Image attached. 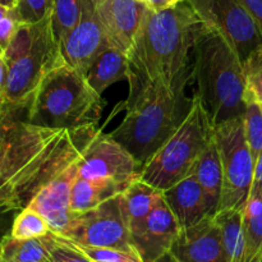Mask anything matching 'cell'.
I'll use <instances>...</instances> for the list:
<instances>
[{
	"label": "cell",
	"mask_w": 262,
	"mask_h": 262,
	"mask_svg": "<svg viewBox=\"0 0 262 262\" xmlns=\"http://www.w3.org/2000/svg\"><path fill=\"white\" fill-rule=\"evenodd\" d=\"M202 20L183 2L163 10L146 9L128 53L130 89L171 83L191 67V53Z\"/></svg>",
	"instance_id": "1"
},
{
	"label": "cell",
	"mask_w": 262,
	"mask_h": 262,
	"mask_svg": "<svg viewBox=\"0 0 262 262\" xmlns=\"http://www.w3.org/2000/svg\"><path fill=\"white\" fill-rule=\"evenodd\" d=\"M192 64L171 83L154 82L130 89L122 123L109 133L143 165L173 135L188 114L192 99L186 95Z\"/></svg>",
	"instance_id": "2"
},
{
	"label": "cell",
	"mask_w": 262,
	"mask_h": 262,
	"mask_svg": "<svg viewBox=\"0 0 262 262\" xmlns=\"http://www.w3.org/2000/svg\"><path fill=\"white\" fill-rule=\"evenodd\" d=\"M196 96L215 125L242 117L246 109L243 63L227 38L202 23L191 53Z\"/></svg>",
	"instance_id": "3"
},
{
	"label": "cell",
	"mask_w": 262,
	"mask_h": 262,
	"mask_svg": "<svg viewBox=\"0 0 262 262\" xmlns=\"http://www.w3.org/2000/svg\"><path fill=\"white\" fill-rule=\"evenodd\" d=\"M104 106L86 76L60 58L33 94L26 122L55 129L96 127Z\"/></svg>",
	"instance_id": "4"
},
{
	"label": "cell",
	"mask_w": 262,
	"mask_h": 262,
	"mask_svg": "<svg viewBox=\"0 0 262 262\" xmlns=\"http://www.w3.org/2000/svg\"><path fill=\"white\" fill-rule=\"evenodd\" d=\"M4 58L9 69L5 101L27 109L42 79L61 58L51 27V17L33 25L20 23L4 51Z\"/></svg>",
	"instance_id": "5"
},
{
	"label": "cell",
	"mask_w": 262,
	"mask_h": 262,
	"mask_svg": "<svg viewBox=\"0 0 262 262\" xmlns=\"http://www.w3.org/2000/svg\"><path fill=\"white\" fill-rule=\"evenodd\" d=\"M214 135L215 123L199 97L193 95L187 117L143 164L140 178L159 191H166L193 173L200 156Z\"/></svg>",
	"instance_id": "6"
},
{
	"label": "cell",
	"mask_w": 262,
	"mask_h": 262,
	"mask_svg": "<svg viewBox=\"0 0 262 262\" xmlns=\"http://www.w3.org/2000/svg\"><path fill=\"white\" fill-rule=\"evenodd\" d=\"M215 138L223 169L219 210H243L250 197L255 159L245 135L243 118L237 117L215 125Z\"/></svg>",
	"instance_id": "7"
},
{
	"label": "cell",
	"mask_w": 262,
	"mask_h": 262,
	"mask_svg": "<svg viewBox=\"0 0 262 262\" xmlns=\"http://www.w3.org/2000/svg\"><path fill=\"white\" fill-rule=\"evenodd\" d=\"M202 23L219 31L243 61L262 45L257 23L239 0H187Z\"/></svg>",
	"instance_id": "8"
},
{
	"label": "cell",
	"mask_w": 262,
	"mask_h": 262,
	"mask_svg": "<svg viewBox=\"0 0 262 262\" xmlns=\"http://www.w3.org/2000/svg\"><path fill=\"white\" fill-rule=\"evenodd\" d=\"M60 237L90 247L137 251L120 210L119 194L90 211L77 214L66 234Z\"/></svg>",
	"instance_id": "9"
},
{
	"label": "cell",
	"mask_w": 262,
	"mask_h": 262,
	"mask_svg": "<svg viewBox=\"0 0 262 262\" xmlns=\"http://www.w3.org/2000/svg\"><path fill=\"white\" fill-rule=\"evenodd\" d=\"M141 168L129 151L99 129L79 155L77 177L132 183L140 178Z\"/></svg>",
	"instance_id": "10"
},
{
	"label": "cell",
	"mask_w": 262,
	"mask_h": 262,
	"mask_svg": "<svg viewBox=\"0 0 262 262\" xmlns=\"http://www.w3.org/2000/svg\"><path fill=\"white\" fill-rule=\"evenodd\" d=\"M109 45L96 9V0H82L81 14L59 41L60 55L86 76L96 56Z\"/></svg>",
	"instance_id": "11"
},
{
	"label": "cell",
	"mask_w": 262,
	"mask_h": 262,
	"mask_svg": "<svg viewBox=\"0 0 262 262\" xmlns=\"http://www.w3.org/2000/svg\"><path fill=\"white\" fill-rule=\"evenodd\" d=\"M78 158L46 182L28 205L45 217L54 234H66L77 215L71 210V191L77 178Z\"/></svg>",
	"instance_id": "12"
},
{
	"label": "cell",
	"mask_w": 262,
	"mask_h": 262,
	"mask_svg": "<svg viewBox=\"0 0 262 262\" xmlns=\"http://www.w3.org/2000/svg\"><path fill=\"white\" fill-rule=\"evenodd\" d=\"M96 9L107 43L128 55L147 7L138 0H96Z\"/></svg>",
	"instance_id": "13"
},
{
	"label": "cell",
	"mask_w": 262,
	"mask_h": 262,
	"mask_svg": "<svg viewBox=\"0 0 262 262\" xmlns=\"http://www.w3.org/2000/svg\"><path fill=\"white\" fill-rule=\"evenodd\" d=\"M170 253L181 262H228L215 215L183 228Z\"/></svg>",
	"instance_id": "14"
},
{
	"label": "cell",
	"mask_w": 262,
	"mask_h": 262,
	"mask_svg": "<svg viewBox=\"0 0 262 262\" xmlns=\"http://www.w3.org/2000/svg\"><path fill=\"white\" fill-rule=\"evenodd\" d=\"M181 230V224L163 194V199L148 215L142 232L133 239V245L143 262H155L161 256L170 252Z\"/></svg>",
	"instance_id": "15"
},
{
	"label": "cell",
	"mask_w": 262,
	"mask_h": 262,
	"mask_svg": "<svg viewBox=\"0 0 262 262\" xmlns=\"http://www.w3.org/2000/svg\"><path fill=\"white\" fill-rule=\"evenodd\" d=\"M163 194L182 229L192 227L212 215L206 193L193 173L164 191Z\"/></svg>",
	"instance_id": "16"
},
{
	"label": "cell",
	"mask_w": 262,
	"mask_h": 262,
	"mask_svg": "<svg viewBox=\"0 0 262 262\" xmlns=\"http://www.w3.org/2000/svg\"><path fill=\"white\" fill-rule=\"evenodd\" d=\"M163 199V192L138 178L119 194L120 210L132 241L142 232L148 215Z\"/></svg>",
	"instance_id": "17"
},
{
	"label": "cell",
	"mask_w": 262,
	"mask_h": 262,
	"mask_svg": "<svg viewBox=\"0 0 262 262\" xmlns=\"http://www.w3.org/2000/svg\"><path fill=\"white\" fill-rule=\"evenodd\" d=\"M129 184L112 179H86L77 177L71 191V210L74 214L90 211L107 200L117 197Z\"/></svg>",
	"instance_id": "18"
},
{
	"label": "cell",
	"mask_w": 262,
	"mask_h": 262,
	"mask_svg": "<svg viewBox=\"0 0 262 262\" xmlns=\"http://www.w3.org/2000/svg\"><path fill=\"white\" fill-rule=\"evenodd\" d=\"M128 73L129 64L127 54L107 45L91 64L86 78L92 89L97 94L102 95V92L113 83L128 79Z\"/></svg>",
	"instance_id": "19"
},
{
	"label": "cell",
	"mask_w": 262,
	"mask_h": 262,
	"mask_svg": "<svg viewBox=\"0 0 262 262\" xmlns=\"http://www.w3.org/2000/svg\"><path fill=\"white\" fill-rule=\"evenodd\" d=\"M193 174L206 193L211 214L215 215L219 210L223 189L222 160L215 135L200 156L193 169Z\"/></svg>",
	"instance_id": "20"
},
{
	"label": "cell",
	"mask_w": 262,
	"mask_h": 262,
	"mask_svg": "<svg viewBox=\"0 0 262 262\" xmlns=\"http://www.w3.org/2000/svg\"><path fill=\"white\" fill-rule=\"evenodd\" d=\"M245 251L242 262L262 261V188L252 186L243 209Z\"/></svg>",
	"instance_id": "21"
},
{
	"label": "cell",
	"mask_w": 262,
	"mask_h": 262,
	"mask_svg": "<svg viewBox=\"0 0 262 262\" xmlns=\"http://www.w3.org/2000/svg\"><path fill=\"white\" fill-rule=\"evenodd\" d=\"M228 262H242L245 251L243 210H220L215 214Z\"/></svg>",
	"instance_id": "22"
},
{
	"label": "cell",
	"mask_w": 262,
	"mask_h": 262,
	"mask_svg": "<svg viewBox=\"0 0 262 262\" xmlns=\"http://www.w3.org/2000/svg\"><path fill=\"white\" fill-rule=\"evenodd\" d=\"M0 262H54L41 238L18 239L10 234L0 239Z\"/></svg>",
	"instance_id": "23"
},
{
	"label": "cell",
	"mask_w": 262,
	"mask_h": 262,
	"mask_svg": "<svg viewBox=\"0 0 262 262\" xmlns=\"http://www.w3.org/2000/svg\"><path fill=\"white\" fill-rule=\"evenodd\" d=\"M50 227L45 217L32 207L27 206L18 211L13 220L9 234L18 239H32L45 237L50 233Z\"/></svg>",
	"instance_id": "24"
},
{
	"label": "cell",
	"mask_w": 262,
	"mask_h": 262,
	"mask_svg": "<svg viewBox=\"0 0 262 262\" xmlns=\"http://www.w3.org/2000/svg\"><path fill=\"white\" fill-rule=\"evenodd\" d=\"M245 100L262 104V45L252 51L243 61Z\"/></svg>",
	"instance_id": "25"
},
{
	"label": "cell",
	"mask_w": 262,
	"mask_h": 262,
	"mask_svg": "<svg viewBox=\"0 0 262 262\" xmlns=\"http://www.w3.org/2000/svg\"><path fill=\"white\" fill-rule=\"evenodd\" d=\"M81 7L82 0H54L51 27L58 43L64 33L71 30L78 20Z\"/></svg>",
	"instance_id": "26"
},
{
	"label": "cell",
	"mask_w": 262,
	"mask_h": 262,
	"mask_svg": "<svg viewBox=\"0 0 262 262\" xmlns=\"http://www.w3.org/2000/svg\"><path fill=\"white\" fill-rule=\"evenodd\" d=\"M242 118L246 140L256 161L262 152V105L256 101H247Z\"/></svg>",
	"instance_id": "27"
},
{
	"label": "cell",
	"mask_w": 262,
	"mask_h": 262,
	"mask_svg": "<svg viewBox=\"0 0 262 262\" xmlns=\"http://www.w3.org/2000/svg\"><path fill=\"white\" fill-rule=\"evenodd\" d=\"M54 262H94L90 260L73 242L54 234L53 232L42 237Z\"/></svg>",
	"instance_id": "28"
},
{
	"label": "cell",
	"mask_w": 262,
	"mask_h": 262,
	"mask_svg": "<svg viewBox=\"0 0 262 262\" xmlns=\"http://www.w3.org/2000/svg\"><path fill=\"white\" fill-rule=\"evenodd\" d=\"M54 0H18L14 8L17 19L20 23H38L51 17Z\"/></svg>",
	"instance_id": "29"
},
{
	"label": "cell",
	"mask_w": 262,
	"mask_h": 262,
	"mask_svg": "<svg viewBox=\"0 0 262 262\" xmlns=\"http://www.w3.org/2000/svg\"><path fill=\"white\" fill-rule=\"evenodd\" d=\"M74 245L94 262H143L138 251H127L110 247H90V246H82L77 243Z\"/></svg>",
	"instance_id": "30"
},
{
	"label": "cell",
	"mask_w": 262,
	"mask_h": 262,
	"mask_svg": "<svg viewBox=\"0 0 262 262\" xmlns=\"http://www.w3.org/2000/svg\"><path fill=\"white\" fill-rule=\"evenodd\" d=\"M19 25L20 22L15 17L14 8H13L12 14H9L4 19L0 20V51L4 53L7 50V48L9 46L13 37H14Z\"/></svg>",
	"instance_id": "31"
},
{
	"label": "cell",
	"mask_w": 262,
	"mask_h": 262,
	"mask_svg": "<svg viewBox=\"0 0 262 262\" xmlns=\"http://www.w3.org/2000/svg\"><path fill=\"white\" fill-rule=\"evenodd\" d=\"M20 110L23 109L9 104L8 101H5V99L0 97V128H2L4 124H7L9 120L17 118V114L20 112Z\"/></svg>",
	"instance_id": "32"
},
{
	"label": "cell",
	"mask_w": 262,
	"mask_h": 262,
	"mask_svg": "<svg viewBox=\"0 0 262 262\" xmlns=\"http://www.w3.org/2000/svg\"><path fill=\"white\" fill-rule=\"evenodd\" d=\"M239 2L252 15L262 33V0H239Z\"/></svg>",
	"instance_id": "33"
},
{
	"label": "cell",
	"mask_w": 262,
	"mask_h": 262,
	"mask_svg": "<svg viewBox=\"0 0 262 262\" xmlns=\"http://www.w3.org/2000/svg\"><path fill=\"white\" fill-rule=\"evenodd\" d=\"M138 2L145 4L151 10H163L174 7L179 3L186 2V0H138Z\"/></svg>",
	"instance_id": "34"
},
{
	"label": "cell",
	"mask_w": 262,
	"mask_h": 262,
	"mask_svg": "<svg viewBox=\"0 0 262 262\" xmlns=\"http://www.w3.org/2000/svg\"><path fill=\"white\" fill-rule=\"evenodd\" d=\"M8 64L7 60L4 58V53L0 51V97L4 99V92H5V86H7L8 81Z\"/></svg>",
	"instance_id": "35"
},
{
	"label": "cell",
	"mask_w": 262,
	"mask_h": 262,
	"mask_svg": "<svg viewBox=\"0 0 262 262\" xmlns=\"http://www.w3.org/2000/svg\"><path fill=\"white\" fill-rule=\"evenodd\" d=\"M12 212H14V210L9 205L5 204L3 200H0V234L4 233V230L7 229L8 220H9V216L12 215Z\"/></svg>",
	"instance_id": "36"
},
{
	"label": "cell",
	"mask_w": 262,
	"mask_h": 262,
	"mask_svg": "<svg viewBox=\"0 0 262 262\" xmlns=\"http://www.w3.org/2000/svg\"><path fill=\"white\" fill-rule=\"evenodd\" d=\"M252 186L261 187L262 188V152L255 161V173H253Z\"/></svg>",
	"instance_id": "37"
},
{
	"label": "cell",
	"mask_w": 262,
	"mask_h": 262,
	"mask_svg": "<svg viewBox=\"0 0 262 262\" xmlns=\"http://www.w3.org/2000/svg\"><path fill=\"white\" fill-rule=\"evenodd\" d=\"M155 262H181V261L177 260V258L174 257L170 252H168V253H165L164 256H161V257L159 258V260H156Z\"/></svg>",
	"instance_id": "38"
},
{
	"label": "cell",
	"mask_w": 262,
	"mask_h": 262,
	"mask_svg": "<svg viewBox=\"0 0 262 262\" xmlns=\"http://www.w3.org/2000/svg\"><path fill=\"white\" fill-rule=\"evenodd\" d=\"M13 9H10V8H7L4 7V5L0 4V20L4 19L5 17H8L9 14H12Z\"/></svg>",
	"instance_id": "39"
},
{
	"label": "cell",
	"mask_w": 262,
	"mask_h": 262,
	"mask_svg": "<svg viewBox=\"0 0 262 262\" xmlns=\"http://www.w3.org/2000/svg\"><path fill=\"white\" fill-rule=\"evenodd\" d=\"M14 119H17V118H14ZM14 119H12V120H9V122L7 123V124H4L3 125L2 128H0V143L3 142V140H4V137H5V133H7V129H8V127H9V124L10 123L13 122V120Z\"/></svg>",
	"instance_id": "40"
},
{
	"label": "cell",
	"mask_w": 262,
	"mask_h": 262,
	"mask_svg": "<svg viewBox=\"0 0 262 262\" xmlns=\"http://www.w3.org/2000/svg\"><path fill=\"white\" fill-rule=\"evenodd\" d=\"M0 4L13 9V8H15V5H17V0H0Z\"/></svg>",
	"instance_id": "41"
},
{
	"label": "cell",
	"mask_w": 262,
	"mask_h": 262,
	"mask_svg": "<svg viewBox=\"0 0 262 262\" xmlns=\"http://www.w3.org/2000/svg\"><path fill=\"white\" fill-rule=\"evenodd\" d=\"M122 262H129V261H122Z\"/></svg>",
	"instance_id": "42"
},
{
	"label": "cell",
	"mask_w": 262,
	"mask_h": 262,
	"mask_svg": "<svg viewBox=\"0 0 262 262\" xmlns=\"http://www.w3.org/2000/svg\"><path fill=\"white\" fill-rule=\"evenodd\" d=\"M17 2H18V0H17Z\"/></svg>",
	"instance_id": "43"
},
{
	"label": "cell",
	"mask_w": 262,
	"mask_h": 262,
	"mask_svg": "<svg viewBox=\"0 0 262 262\" xmlns=\"http://www.w3.org/2000/svg\"><path fill=\"white\" fill-rule=\"evenodd\" d=\"M261 262H262V261H261Z\"/></svg>",
	"instance_id": "44"
},
{
	"label": "cell",
	"mask_w": 262,
	"mask_h": 262,
	"mask_svg": "<svg viewBox=\"0 0 262 262\" xmlns=\"http://www.w3.org/2000/svg\"><path fill=\"white\" fill-rule=\"evenodd\" d=\"M261 105H262V104H261Z\"/></svg>",
	"instance_id": "45"
}]
</instances>
